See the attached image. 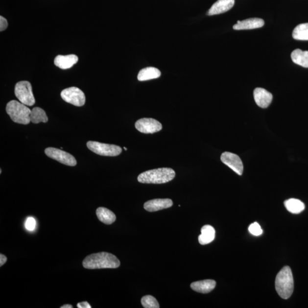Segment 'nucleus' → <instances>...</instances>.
<instances>
[{"label":"nucleus","instance_id":"f257e3e1","mask_svg":"<svg viewBox=\"0 0 308 308\" xmlns=\"http://www.w3.org/2000/svg\"><path fill=\"white\" fill-rule=\"evenodd\" d=\"M120 264L118 259L107 252L92 254L83 261V266L86 269L117 268Z\"/></svg>","mask_w":308,"mask_h":308},{"label":"nucleus","instance_id":"f03ea898","mask_svg":"<svg viewBox=\"0 0 308 308\" xmlns=\"http://www.w3.org/2000/svg\"><path fill=\"white\" fill-rule=\"evenodd\" d=\"M277 293L283 299H288L294 289V280L291 269L285 266L277 275L275 280Z\"/></svg>","mask_w":308,"mask_h":308},{"label":"nucleus","instance_id":"7ed1b4c3","mask_svg":"<svg viewBox=\"0 0 308 308\" xmlns=\"http://www.w3.org/2000/svg\"><path fill=\"white\" fill-rule=\"evenodd\" d=\"M175 172L170 168L151 169L142 173L138 177V182L147 184H162L172 181Z\"/></svg>","mask_w":308,"mask_h":308},{"label":"nucleus","instance_id":"20e7f679","mask_svg":"<svg viewBox=\"0 0 308 308\" xmlns=\"http://www.w3.org/2000/svg\"><path fill=\"white\" fill-rule=\"evenodd\" d=\"M7 114L14 122L27 124L30 121L31 110L22 102L15 100L10 101L6 107Z\"/></svg>","mask_w":308,"mask_h":308},{"label":"nucleus","instance_id":"39448f33","mask_svg":"<svg viewBox=\"0 0 308 308\" xmlns=\"http://www.w3.org/2000/svg\"><path fill=\"white\" fill-rule=\"evenodd\" d=\"M15 93L16 97L24 105L32 106L36 102L32 85L28 81H23L17 83L15 86Z\"/></svg>","mask_w":308,"mask_h":308},{"label":"nucleus","instance_id":"423d86ee","mask_svg":"<svg viewBox=\"0 0 308 308\" xmlns=\"http://www.w3.org/2000/svg\"><path fill=\"white\" fill-rule=\"evenodd\" d=\"M87 146L93 153L107 157H116L122 151V148L117 145L102 143L95 141H89Z\"/></svg>","mask_w":308,"mask_h":308},{"label":"nucleus","instance_id":"0eeeda50","mask_svg":"<svg viewBox=\"0 0 308 308\" xmlns=\"http://www.w3.org/2000/svg\"><path fill=\"white\" fill-rule=\"evenodd\" d=\"M64 101L75 106L81 107L85 105V95L81 89L76 87L65 89L61 93Z\"/></svg>","mask_w":308,"mask_h":308},{"label":"nucleus","instance_id":"6e6552de","mask_svg":"<svg viewBox=\"0 0 308 308\" xmlns=\"http://www.w3.org/2000/svg\"><path fill=\"white\" fill-rule=\"evenodd\" d=\"M45 153L54 160L60 162L61 164L69 166H75L77 165V161L72 155L67 153L58 148L49 147L45 150Z\"/></svg>","mask_w":308,"mask_h":308},{"label":"nucleus","instance_id":"1a4fd4ad","mask_svg":"<svg viewBox=\"0 0 308 308\" xmlns=\"http://www.w3.org/2000/svg\"><path fill=\"white\" fill-rule=\"evenodd\" d=\"M135 126L138 131L144 134H153L162 129V124L153 118L140 119Z\"/></svg>","mask_w":308,"mask_h":308},{"label":"nucleus","instance_id":"9d476101","mask_svg":"<svg viewBox=\"0 0 308 308\" xmlns=\"http://www.w3.org/2000/svg\"><path fill=\"white\" fill-rule=\"evenodd\" d=\"M221 161L238 175H241L243 172V165L238 155L230 152H225L221 155Z\"/></svg>","mask_w":308,"mask_h":308},{"label":"nucleus","instance_id":"9b49d317","mask_svg":"<svg viewBox=\"0 0 308 308\" xmlns=\"http://www.w3.org/2000/svg\"><path fill=\"white\" fill-rule=\"evenodd\" d=\"M254 96L258 106L262 109L267 108L273 99V95L271 93L264 89L260 88L254 90Z\"/></svg>","mask_w":308,"mask_h":308},{"label":"nucleus","instance_id":"f8f14e48","mask_svg":"<svg viewBox=\"0 0 308 308\" xmlns=\"http://www.w3.org/2000/svg\"><path fill=\"white\" fill-rule=\"evenodd\" d=\"M172 205L173 202L171 199H156L145 203L144 209L148 212H155V211L168 209Z\"/></svg>","mask_w":308,"mask_h":308},{"label":"nucleus","instance_id":"ddd939ff","mask_svg":"<svg viewBox=\"0 0 308 308\" xmlns=\"http://www.w3.org/2000/svg\"><path fill=\"white\" fill-rule=\"evenodd\" d=\"M264 21L260 18H251L243 21H238L233 26L237 30H248L261 28L264 25Z\"/></svg>","mask_w":308,"mask_h":308},{"label":"nucleus","instance_id":"4468645a","mask_svg":"<svg viewBox=\"0 0 308 308\" xmlns=\"http://www.w3.org/2000/svg\"><path fill=\"white\" fill-rule=\"evenodd\" d=\"M235 0H218L211 6L207 15L213 16L226 13L233 8Z\"/></svg>","mask_w":308,"mask_h":308},{"label":"nucleus","instance_id":"2eb2a0df","mask_svg":"<svg viewBox=\"0 0 308 308\" xmlns=\"http://www.w3.org/2000/svg\"><path fill=\"white\" fill-rule=\"evenodd\" d=\"M78 58L75 54L57 55L54 59V64L61 69H68L77 63Z\"/></svg>","mask_w":308,"mask_h":308},{"label":"nucleus","instance_id":"dca6fc26","mask_svg":"<svg viewBox=\"0 0 308 308\" xmlns=\"http://www.w3.org/2000/svg\"><path fill=\"white\" fill-rule=\"evenodd\" d=\"M216 284V282L213 280H205L192 283L191 288L197 292L208 293L215 288Z\"/></svg>","mask_w":308,"mask_h":308},{"label":"nucleus","instance_id":"f3484780","mask_svg":"<svg viewBox=\"0 0 308 308\" xmlns=\"http://www.w3.org/2000/svg\"><path fill=\"white\" fill-rule=\"evenodd\" d=\"M215 237V230L210 225H206L201 230V235H199L198 240L199 243L206 245L211 243Z\"/></svg>","mask_w":308,"mask_h":308},{"label":"nucleus","instance_id":"a211bd4d","mask_svg":"<svg viewBox=\"0 0 308 308\" xmlns=\"http://www.w3.org/2000/svg\"><path fill=\"white\" fill-rule=\"evenodd\" d=\"M161 72L159 69L154 67H148L142 69L138 74V79L140 81L150 80L160 77Z\"/></svg>","mask_w":308,"mask_h":308},{"label":"nucleus","instance_id":"6ab92c4d","mask_svg":"<svg viewBox=\"0 0 308 308\" xmlns=\"http://www.w3.org/2000/svg\"><path fill=\"white\" fill-rule=\"evenodd\" d=\"M96 214L98 219L104 224H112L116 220V214L106 208H98L96 211Z\"/></svg>","mask_w":308,"mask_h":308},{"label":"nucleus","instance_id":"aec40b11","mask_svg":"<svg viewBox=\"0 0 308 308\" xmlns=\"http://www.w3.org/2000/svg\"><path fill=\"white\" fill-rule=\"evenodd\" d=\"M291 58L294 63L303 68H308V51L296 49L292 51Z\"/></svg>","mask_w":308,"mask_h":308},{"label":"nucleus","instance_id":"412c9836","mask_svg":"<svg viewBox=\"0 0 308 308\" xmlns=\"http://www.w3.org/2000/svg\"><path fill=\"white\" fill-rule=\"evenodd\" d=\"M284 206L289 212L293 214H299L302 213L306 208L304 203L297 199H290L285 200Z\"/></svg>","mask_w":308,"mask_h":308},{"label":"nucleus","instance_id":"4be33fe9","mask_svg":"<svg viewBox=\"0 0 308 308\" xmlns=\"http://www.w3.org/2000/svg\"><path fill=\"white\" fill-rule=\"evenodd\" d=\"M30 121L34 124L40 122L47 123L48 121V118L45 111L40 107H34L30 114Z\"/></svg>","mask_w":308,"mask_h":308},{"label":"nucleus","instance_id":"5701e85b","mask_svg":"<svg viewBox=\"0 0 308 308\" xmlns=\"http://www.w3.org/2000/svg\"><path fill=\"white\" fill-rule=\"evenodd\" d=\"M292 37L296 40L308 41V23L297 25L293 31Z\"/></svg>","mask_w":308,"mask_h":308},{"label":"nucleus","instance_id":"b1692460","mask_svg":"<svg viewBox=\"0 0 308 308\" xmlns=\"http://www.w3.org/2000/svg\"><path fill=\"white\" fill-rule=\"evenodd\" d=\"M142 305L145 308H159L157 299L150 295L145 296L141 299Z\"/></svg>","mask_w":308,"mask_h":308},{"label":"nucleus","instance_id":"393cba45","mask_svg":"<svg viewBox=\"0 0 308 308\" xmlns=\"http://www.w3.org/2000/svg\"><path fill=\"white\" fill-rule=\"evenodd\" d=\"M248 230L254 236L258 237L262 234V230L261 226L257 222L251 224L249 227Z\"/></svg>","mask_w":308,"mask_h":308},{"label":"nucleus","instance_id":"a878e982","mask_svg":"<svg viewBox=\"0 0 308 308\" xmlns=\"http://www.w3.org/2000/svg\"><path fill=\"white\" fill-rule=\"evenodd\" d=\"M36 220L33 217H29L25 222V227L27 230L33 231L36 227Z\"/></svg>","mask_w":308,"mask_h":308},{"label":"nucleus","instance_id":"bb28decb","mask_svg":"<svg viewBox=\"0 0 308 308\" xmlns=\"http://www.w3.org/2000/svg\"><path fill=\"white\" fill-rule=\"evenodd\" d=\"M8 22L4 17H0V31L2 32V31L5 30L8 27Z\"/></svg>","mask_w":308,"mask_h":308},{"label":"nucleus","instance_id":"cd10ccee","mask_svg":"<svg viewBox=\"0 0 308 308\" xmlns=\"http://www.w3.org/2000/svg\"><path fill=\"white\" fill-rule=\"evenodd\" d=\"M77 307L78 308H91L92 307L90 304L86 302L79 303L77 304Z\"/></svg>","mask_w":308,"mask_h":308},{"label":"nucleus","instance_id":"c85d7f7f","mask_svg":"<svg viewBox=\"0 0 308 308\" xmlns=\"http://www.w3.org/2000/svg\"><path fill=\"white\" fill-rule=\"evenodd\" d=\"M7 261V258L5 255H0V266H2Z\"/></svg>","mask_w":308,"mask_h":308},{"label":"nucleus","instance_id":"c756f323","mask_svg":"<svg viewBox=\"0 0 308 308\" xmlns=\"http://www.w3.org/2000/svg\"><path fill=\"white\" fill-rule=\"evenodd\" d=\"M72 306L71 305H69V304H67V305H64L62 306L61 308H72Z\"/></svg>","mask_w":308,"mask_h":308},{"label":"nucleus","instance_id":"7c9ffc66","mask_svg":"<svg viewBox=\"0 0 308 308\" xmlns=\"http://www.w3.org/2000/svg\"><path fill=\"white\" fill-rule=\"evenodd\" d=\"M124 149L126 151L127 150V148L126 147H124Z\"/></svg>","mask_w":308,"mask_h":308}]
</instances>
